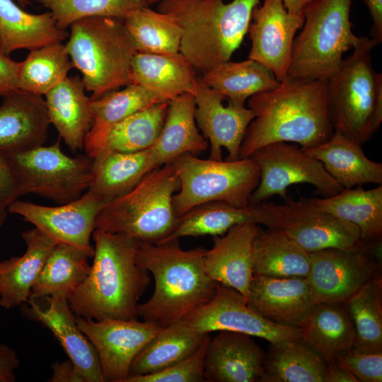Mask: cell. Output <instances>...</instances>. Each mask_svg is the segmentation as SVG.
I'll list each match as a JSON object with an SVG mask.
<instances>
[{
	"mask_svg": "<svg viewBox=\"0 0 382 382\" xmlns=\"http://www.w3.org/2000/svg\"><path fill=\"white\" fill-rule=\"evenodd\" d=\"M85 90L81 78L67 76L45 95L50 124L74 151L83 148L93 125L91 99Z\"/></svg>",
	"mask_w": 382,
	"mask_h": 382,
	"instance_id": "obj_26",
	"label": "cell"
},
{
	"mask_svg": "<svg viewBox=\"0 0 382 382\" xmlns=\"http://www.w3.org/2000/svg\"><path fill=\"white\" fill-rule=\"evenodd\" d=\"M20 62L11 59L0 51V96L18 89V79Z\"/></svg>",
	"mask_w": 382,
	"mask_h": 382,
	"instance_id": "obj_48",
	"label": "cell"
},
{
	"mask_svg": "<svg viewBox=\"0 0 382 382\" xmlns=\"http://www.w3.org/2000/svg\"><path fill=\"white\" fill-rule=\"evenodd\" d=\"M250 157L260 170L259 183L250 196V204L265 202L277 195L286 200L287 187L299 183L313 185L323 197L335 195L343 189L318 160L297 144L272 143Z\"/></svg>",
	"mask_w": 382,
	"mask_h": 382,
	"instance_id": "obj_12",
	"label": "cell"
},
{
	"mask_svg": "<svg viewBox=\"0 0 382 382\" xmlns=\"http://www.w3.org/2000/svg\"><path fill=\"white\" fill-rule=\"evenodd\" d=\"M248 305L276 323L300 327L316 300L306 277L253 276L246 296Z\"/></svg>",
	"mask_w": 382,
	"mask_h": 382,
	"instance_id": "obj_20",
	"label": "cell"
},
{
	"mask_svg": "<svg viewBox=\"0 0 382 382\" xmlns=\"http://www.w3.org/2000/svg\"><path fill=\"white\" fill-rule=\"evenodd\" d=\"M260 228L255 223L236 225L221 236H214L212 248L205 253L208 275L245 297L253 277V244Z\"/></svg>",
	"mask_w": 382,
	"mask_h": 382,
	"instance_id": "obj_23",
	"label": "cell"
},
{
	"mask_svg": "<svg viewBox=\"0 0 382 382\" xmlns=\"http://www.w3.org/2000/svg\"><path fill=\"white\" fill-rule=\"evenodd\" d=\"M195 101L191 93L178 96L168 101L161 132L150 147L156 168L171 163L185 154H197L208 148L199 132L195 116Z\"/></svg>",
	"mask_w": 382,
	"mask_h": 382,
	"instance_id": "obj_29",
	"label": "cell"
},
{
	"mask_svg": "<svg viewBox=\"0 0 382 382\" xmlns=\"http://www.w3.org/2000/svg\"><path fill=\"white\" fill-rule=\"evenodd\" d=\"M155 168L150 149L134 152L103 151L93 158L88 190L107 203L130 191Z\"/></svg>",
	"mask_w": 382,
	"mask_h": 382,
	"instance_id": "obj_33",
	"label": "cell"
},
{
	"mask_svg": "<svg viewBox=\"0 0 382 382\" xmlns=\"http://www.w3.org/2000/svg\"><path fill=\"white\" fill-rule=\"evenodd\" d=\"M259 204L262 225L285 235L308 253L367 248L357 226L315 207L306 199L294 201L287 198L281 204Z\"/></svg>",
	"mask_w": 382,
	"mask_h": 382,
	"instance_id": "obj_11",
	"label": "cell"
},
{
	"mask_svg": "<svg viewBox=\"0 0 382 382\" xmlns=\"http://www.w3.org/2000/svg\"><path fill=\"white\" fill-rule=\"evenodd\" d=\"M207 335L194 330L185 320L163 328L135 357L129 376L151 374L185 359L199 347Z\"/></svg>",
	"mask_w": 382,
	"mask_h": 382,
	"instance_id": "obj_34",
	"label": "cell"
},
{
	"mask_svg": "<svg viewBox=\"0 0 382 382\" xmlns=\"http://www.w3.org/2000/svg\"><path fill=\"white\" fill-rule=\"evenodd\" d=\"M353 1L316 0L306 9L294 41L287 76L327 80L340 69L343 54L359 39L350 20Z\"/></svg>",
	"mask_w": 382,
	"mask_h": 382,
	"instance_id": "obj_8",
	"label": "cell"
},
{
	"mask_svg": "<svg viewBox=\"0 0 382 382\" xmlns=\"http://www.w3.org/2000/svg\"><path fill=\"white\" fill-rule=\"evenodd\" d=\"M378 43L359 37L351 55L326 80L328 113L334 132L363 146L382 122V74L374 69L371 52Z\"/></svg>",
	"mask_w": 382,
	"mask_h": 382,
	"instance_id": "obj_5",
	"label": "cell"
},
{
	"mask_svg": "<svg viewBox=\"0 0 382 382\" xmlns=\"http://www.w3.org/2000/svg\"><path fill=\"white\" fill-rule=\"evenodd\" d=\"M92 236L93 262L68 297L72 311L93 320L137 319L138 301L151 282L149 272L137 260L139 241L99 229Z\"/></svg>",
	"mask_w": 382,
	"mask_h": 382,
	"instance_id": "obj_2",
	"label": "cell"
},
{
	"mask_svg": "<svg viewBox=\"0 0 382 382\" xmlns=\"http://www.w3.org/2000/svg\"><path fill=\"white\" fill-rule=\"evenodd\" d=\"M18 4L21 7H25L28 4H30V1L28 0H16Z\"/></svg>",
	"mask_w": 382,
	"mask_h": 382,
	"instance_id": "obj_55",
	"label": "cell"
},
{
	"mask_svg": "<svg viewBox=\"0 0 382 382\" xmlns=\"http://www.w3.org/2000/svg\"><path fill=\"white\" fill-rule=\"evenodd\" d=\"M0 97H1V96H0Z\"/></svg>",
	"mask_w": 382,
	"mask_h": 382,
	"instance_id": "obj_57",
	"label": "cell"
},
{
	"mask_svg": "<svg viewBox=\"0 0 382 382\" xmlns=\"http://www.w3.org/2000/svg\"><path fill=\"white\" fill-rule=\"evenodd\" d=\"M88 258L85 252L76 247L57 243L47 257L30 299L54 295L68 298L88 274Z\"/></svg>",
	"mask_w": 382,
	"mask_h": 382,
	"instance_id": "obj_39",
	"label": "cell"
},
{
	"mask_svg": "<svg viewBox=\"0 0 382 382\" xmlns=\"http://www.w3.org/2000/svg\"><path fill=\"white\" fill-rule=\"evenodd\" d=\"M50 382H86L74 364L69 359L52 364Z\"/></svg>",
	"mask_w": 382,
	"mask_h": 382,
	"instance_id": "obj_50",
	"label": "cell"
},
{
	"mask_svg": "<svg viewBox=\"0 0 382 382\" xmlns=\"http://www.w3.org/2000/svg\"><path fill=\"white\" fill-rule=\"evenodd\" d=\"M47 8L59 27L66 30L74 21L92 16L123 20L134 11L149 6L148 0H28Z\"/></svg>",
	"mask_w": 382,
	"mask_h": 382,
	"instance_id": "obj_44",
	"label": "cell"
},
{
	"mask_svg": "<svg viewBox=\"0 0 382 382\" xmlns=\"http://www.w3.org/2000/svg\"><path fill=\"white\" fill-rule=\"evenodd\" d=\"M327 364L301 340L270 343L260 382H325Z\"/></svg>",
	"mask_w": 382,
	"mask_h": 382,
	"instance_id": "obj_36",
	"label": "cell"
},
{
	"mask_svg": "<svg viewBox=\"0 0 382 382\" xmlns=\"http://www.w3.org/2000/svg\"><path fill=\"white\" fill-rule=\"evenodd\" d=\"M19 365L16 351L10 346L0 343V382L16 381V370Z\"/></svg>",
	"mask_w": 382,
	"mask_h": 382,
	"instance_id": "obj_49",
	"label": "cell"
},
{
	"mask_svg": "<svg viewBox=\"0 0 382 382\" xmlns=\"http://www.w3.org/2000/svg\"><path fill=\"white\" fill-rule=\"evenodd\" d=\"M22 196L18 177L12 164L0 154V207L6 209Z\"/></svg>",
	"mask_w": 382,
	"mask_h": 382,
	"instance_id": "obj_47",
	"label": "cell"
},
{
	"mask_svg": "<svg viewBox=\"0 0 382 382\" xmlns=\"http://www.w3.org/2000/svg\"><path fill=\"white\" fill-rule=\"evenodd\" d=\"M122 21L134 41L137 52H180L183 29L174 16L144 6L134 11Z\"/></svg>",
	"mask_w": 382,
	"mask_h": 382,
	"instance_id": "obj_40",
	"label": "cell"
},
{
	"mask_svg": "<svg viewBox=\"0 0 382 382\" xmlns=\"http://www.w3.org/2000/svg\"><path fill=\"white\" fill-rule=\"evenodd\" d=\"M2 98L0 154L21 153L42 146L50 124L42 96L16 89Z\"/></svg>",
	"mask_w": 382,
	"mask_h": 382,
	"instance_id": "obj_21",
	"label": "cell"
},
{
	"mask_svg": "<svg viewBox=\"0 0 382 382\" xmlns=\"http://www.w3.org/2000/svg\"><path fill=\"white\" fill-rule=\"evenodd\" d=\"M168 102L146 107L99 131L89 132L83 148L93 158L103 151L134 152L149 149L158 139L166 120Z\"/></svg>",
	"mask_w": 382,
	"mask_h": 382,
	"instance_id": "obj_24",
	"label": "cell"
},
{
	"mask_svg": "<svg viewBox=\"0 0 382 382\" xmlns=\"http://www.w3.org/2000/svg\"><path fill=\"white\" fill-rule=\"evenodd\" d=\"M311 253L306 277L316 303H344L379 274V258L371 248L325 249Z\"/></svg>",
	"mask_w": 382,
	"mask_h": 382,
	"instance_id": "obj_15",
	"label": "cell"
},
{
	"mask_svg": "<svg viewBox=\"0 0 382 382\" xmlns=\"http://www.w3.org/2000/svg\"><path fill=\"white\" fill-rule=\"evenodd\" d=\"M251 21L248 59L267 67L281 82L287 76L295 35L304 16L289 13L282 0H264L254 8Z\"/></svg>",
	"mask_w": 382,
	"mask_h": 382,
	"instance_id": "obj_17",
	"label": "cell"
},
{
	"mask_svg": "<svg viewBox=\"0 0 382 382\" xmlns=\"http://www.w3.org/2000/svg\"><path fill=\"white\" fill-rule=\"evenodd\" d=\"M311 253L285 235L260 228L253 244V276L306 277Z\"/></svg>",
	"mask_w": 382,
	"mask_h": 382,
	"instance_id": "obj_38",
	"label": "cell"
},
{
	"mask_svg": "<svg viewBox=\"0 0 382 382\" xmlns=\"http://www.w3.org/2000/svg\"><path fill=\"white\" fill-rule=\"evenodd\" d=\"M76 320L94 346L108 382H125L135 357L163 328L137 319L93 320L76 317Z\"/></svg>",
	"mask_w": 382,
	"mask_h": 382,
	"instance_id": "obj_16",
	"label": "cell"
},
{
	"mask_svg": "<svg viewBox=\"0 0 382 382\" xmlns=\"http://www.w3.org/2000/svg\"><path fill=\"white\" fill-rule=\"evenodd\" d=\"M302 149L318 160L342 188L382 185V163L369 158L361 145L339 132L318 146Z\"/></svg>",
	"mask_w": 382,
	"mask_h": 382,
	"instance_id": "obj_27",
	"label": "cell"
},
{
	"mask_svg": "<svg viewBox=\"0 0 382 382\" xmlns=\"http://www.w3.org/2000/svg\"><path fill=\"white\" fill-rule=\"evenodd\" d=\"M184 320L202 334L226 330L262 338L270 343L303 341L300 328L267 319L248 305L242 294L219 283L213 298Z\"/></svg>",
	"mask_w": 382,
	"mask_h": 382,
	"instance_id": "obj_13",
	"label": "cell"
},
{
	"mask_svg": "<svg viewBox=\"0 0 382 382\" xmlns=\"http://www.w3.org/2000/svg\"><path fill=\"white\" fill-rule=\"evenodd\" d=\"M206 251L202 247L184 250L179 239L139 241L137 260L152 274L154 290L146 301L138 304V316L165 328L209 302L218 283L207 273Z\"/></svg>",
	"mask_w": 382,
	"mask_h": 382,
	"instance_id": "obj_3",
	"label": "cell"
},
{
	"mask_svg": "<svg viewBox=\"0 0 382 382\" xmlns=\"http://www.w3.org/2000/svg\"><path fill=\"white\" fill-rule=\"evenodd\" d=\"M299 328L303 341L326 364L356 344L354 325L344 303H315Z\"/></svg>",
	"mask_w": 382,
	"mask_h": 382,
	"instance_id": "obj_32",
	"label": "cell"
},
{
	"mask_svg": "<svg viewBox=\"0 0 382 382\" xmlns=\"http://www.w3.org/2000/svg\"><path fill=\"white\" fill-rule=\"evenodd\" d=\"M132 83L139 84L165 100L193 93L199 77L193 66L179 53L136 52L131 62Z\"/></svg>",
	"mask_w": 382,
	"mask_h": 382,
	"instance_id": "obj_28",
	"label": "cell"
},
{
	"mask_svg": "<svg viewBox=\"0 0 382 382\" xmlns=\"http://www.w3.org/2000/svg\"><path fill=\"white\" fill-rule=\"evenodd\" d=\"M372 21L371 37L378 45L382 41V0H364Z\"/></svg>",
	"mask_w": 382,
	"mask_h": 382,
	"instance_id": "obj_51",
	"label": "cell"
},
{
	"mask_svg": "<svg viewBox=\"0 0 382 382\" xmlns=\"http://www.w3.org/2000/svg\"><path fill=\"white\" fill-rule=\"evenodd\" d=\"M210 337L207 335L199 347L185 359L151 374L129 376L125 382H204V358Z\"/></svg>",
	"mask_w": 382,
	"mask_h": 382,
	"instance_id": "obj_45",
	"label": "cell"
},
{
	"mask_svg": "<svg viewBox=\"0 0 382 382\" xmlns=\"http://www.w3.org/2000/svg\"><path fill=\"white\" fill-rule=\"evenodd\" d=\"M7 214L6 209L0 207V228L4 224Z\"/></svg>",
	"mask_w": 382,
	"mask_h": 382,
	"instance_id": "obj_54",
	"label": "cell"
},
{
	"mask_svg": "<svg viewBox=\"0 0 382 382\" xmlns=\"http://www.w3.org/2000/svg\"><path fill=\"white\" fill-rule=\"evenodd\" d=\"M325 382H359L349 371L332 361L327 364Z\"/></svg>",
	"mask_w": 382,
	"mask_h": 382,
	"instance_id": "obj_52",
	"label": "cell"
},
{
	"mask_svg": "<svg viewBox=\"0 0 382 382\" xmlns=\"http://www.w3.org/2000/svg\"><path fill=\"white\" fill-rule=\"evenodd\" d=\"M306 200L315 207L357 226L367 246L381 244L382 185L369 190L361 186L343 188L330 197Z\"/></svg>",
	"mask_w": 382,
	"mask_h": 382,
	"instance_id": "obj_31",
	"label": "cell"
},
{
	"mask_svg": "<svg viewBox=\"0 0 382 382\" xmlns=\"http://www.w3.org/2000/svg\"><path fill=\"white\" fill-rule=\"evenodd\" d=\"M60 140L59 137L49 146L4 154L15 170L22 195L32 193L62 204L88 190L93 158L88 155H66Z\"/></svg>",
	"mask_w": 382,
	"mask_h": 382,
	"instance_id": "obj_10",
	"label": "cell"
},
{
	"mask_svg": "<svg viewBox=\"0 0 382 382\" xmlns=\"http://www.w3.org/2000/svg\"><path fill=\"white\" fill-rule=\"evenodd\" d=\"M265 357L264 350L252 336L219 331L207 347L204 378L208 382H260Z\"/></svg>",
	"mask_w": 382,
	"mask_h": 382,
	"instance_id": "obj_19",
	"label": "cell"
},
{
	"mask_svg": "<svg viewBox=\"0 0 382 382\" xmlns=\"http://www.w3.org/2000/svg\"><path fill=\"white\" fill-rule=\"evenodd\" d=\"M255 113L241 145L239 158L275 142H288L309 149L330 139V122L326 80L286 77L276 88L247 100Z\"/></svg>",
	"mask_w": 382,
	"mask_h": 382,
	"instance_id": "obj_1",
	"label": "cell"
},
{
	"mask_svg": "<svg viewBox=\"0 0 382 382\" xmlns=\"http://www.w3.org/2000/svg\"><path fill=\"white\" fill-rule=\"evenodd\" d=\"M170 163L180 180V188L173 197L178 217L194 207L214 201L247 207L260 180L259 168L251 157L214 161L185 154Z\"/></svg>",
	"mask_w": 382,
	"mask_h": 382,
	"instance_id": "obj_9",
	"label": "cell"
},
{
	"mask_svg": "<svg viewBox=\"0 0 382 382\" xmlns=\"http://www.w3.org/2000/svg\"><path fill=\"white\" fill-rule=\"evenodd\" d=\"M243 223L262 224L260 204L238 207L223 201L209 202L194 207L179 216L173 232L161 243L187 236H221Z\"/></svg>",
	"mask_w": 382,
	"mask_h": 382,
	"instance_id": "obj_35",
	"label": "cell"
},
{
	"mask_svg": "<svg viewBox=\"0 0 382 382\" xmlns=\"http://www.w3.org/2000/svg\"><path fill=\"white\" fill-rule=\"evenodd\" d=\"M199 80L226 100L240 105H245L253 96L272 90L280 83L270 69L250 59L221 63L202 74Z\"/></svg>",
	"mask_w": 382,
	"mask_h": 382,
	"instance_id": "obj_37",
	"label": "cell"
},
{
	"mask_svg": "<svg viewBox=\"0 0 382 382\" xmlns=\"http://www.w3.org/2000/svg\"><path fill=\"white\" fill-rule=\"evenodd\" d=\"M50 11L33 14L13 0H0V51L8 55L20 50H30L62 42L68 37Z\"/></svg>",
	"mask_w": 382,
	"mask_h": 382,
	"instance_id": "obj_30",
	"label": "cell"
},
{
	"mask_svg": "<svg viewBox=\"0 0 382 382\" xmlns=\"http://www.w3.org/2000/svg\"><path fill=\"white\" fill-rule=\"evenodd\" d=\"M316 0H282L284 7L289 13L303 16L306 9Z\"/></svg>",
	"mask_w": 382,
	"mask_h": 382,
	"instance_id": "obj_53",
	"label": "cell"
},
{
	"mask_svg": "<svg viewBox=\"0 0 382 382\" xmlns=\"http://www.w3.org/2000/svg\"><path fill=\"white\" fill-rule=\"evenodd\" d=\"M168 102L154 91L137 83L111 91L92 100L93 125L89 132L103 129L153 104Z\"/></svg>",
	"mask_w": 382,
	"mask_h": 382,
	"instance_id": "obj_43",
	"label": "cell"
},
{
	"mask_svg": "<svg viewBox=\"0 0 382 382\" xmlns=\"http://www.w3.org/2000/svg\"><path fill=\"white\" fill-rule=\"evenodd\" d=\"M105 204L103 199L87 190L76 199L57 207L16 199L6 210L21 216L57 243L76 247L93 257L94 247L90 239Z\"/></svg>",
	"mask_w": 382,
	"mask_h": 382,
	"instance_id": "obj_14",
	"label": "cell"
},
{
	"mask_svg": "<svg viewBox=\"0 0 382 382\" xmlns=\"http://www.w3.org/2000/svg\"><path fill=\"white\" fill-rule=\"evenodd\" d=\"M260 0H160L157 11L183 29L180 53L202 74L231 60L248 33Z\"/></svg>",
	"mask_w": 382,
	"mask_h": 382,
	"instance_id": "obj_4",
	"label": "cell"
},
{
	"mask_svg": "<svg viewBox=\"0 0 382 382\" xmlns=\"http://www.w3.org/2000/svg\"><path fill=\"white\" fill-rule=\"evenodd\" d=\"M334 361L352 374L359 382L382 381V350L354 345L338 354Z\"/></svg>",
	"mask_w": 382,
	"mask_h": 382,
	"instance_id": "obj_46",
	"label": "cell"
},
{
	"mask_svg": "<svg viewBox=\"0 0 382 382\" xmlns=\"http://www.w3.org/2000/svg\"><path fill=\"white\" fill-rule=\"evenodd\" d=\"M356 333L355 345L382 350V281L378 274L344 302Z\"/></svg>",
	"mask_w": 382,
	"mask_h": 382,
	"instance_id": "obj_42",
	"label": "cell"
},
{
	"mask_svg": "<svg viewBox=\"0 0 382 382\" xmlns=\"http://www.w3.org/2000/svg\"><path fill=\"white\" fill-rule=\"evenodd\" d=\"M180 188L172 164L146 173L128 192L105 203L95 229L123 233L139 241L158 243L168 237L178 220L173 197Z\"/></svg>",
	"mask_w": 382,
	"mask_h": 382,
	"instance_id": "obj_7",
	"label": "cell"
},
{
	"mask_svg": "<svg viewBox=\"0 0 382 382\" xmlns=\"http://www.w3.org/2000/svg\"><path fill=\"white\" fill-rule=\"evenodd\" d=\"M72 67L62 42L30 50L25 59L20 62L18 88L42 96L64 79Z\"/></svg>",
	"mask_w": 382,
	"mask_h": 382,
	"instance_id": "obj_41",
	"label": "cell"
},
{
	"mask_svg": "<svg viewBox=\"0 0 382 382\" xmlns=\"http://www.w3.org/2000/svg\"><path fill=\"white\" fill-rule=\"evenodd\" d=\"M25 252L0 262V306L11 309L27 303L45 262L57 244L37 228L23 232Z\"/></svg>",
	"mask_w": 382,
	"mask_h": 382,
	"instance_id": "obj_25",
	"label": "cell"
},
{
	"mask_svg": "<svg viewBox=\"0 0 382 382\" xmlns=\"http://www.w3.org/2000/svg\"><path fill=\"white\" fill-rule=\"evenodd\" d=\"M45 298L48 306L43 308L29 299V316L52 331L86 382H104L97 352L80 329L68 298L64 295Z\"/></svg>",
	"mask_w": 382,
	"mask_h": 382,
	"instance_id": "obj_22",
	"label": "cell"
},
{
	"mask_svg": "<svg viewBox=\"0 0 382 382\" xmlns=\"http://www.w3.org/2000/svg\"><path fill=\"white\" fill-rule=\"evenodd\" d=\"M160 0H148V4L149 5H154L155 4H158Z\"/></svg>",
	"mask_w": 382,
	"mask_h": 382,
	"instance_id": "obj_56",
	"label": "cell"
},
{
	"mask_svg": "<svg viewBox=\"0 0 382 382\" xmlns=\"http://www.w3.org/2000/svg\"><path fill=\"white\" fill-rule=\"evenodd\" d=\"M195 120L210 143L209 159L222 160V148L228 151L226 160L239 158L241 145L247 129L255 117L245 105L226 100L216 90L199 80L193 93Z\"/></svg>",
	"mask_w": 382,
	"mask_h": 382,
	"instance_id": "obj_18",
	"label": "cell"
},
{
	"mask_svg": "<svg viewBox=\"0 0 382 382\" xmlns=\"http://www.w3.org/2000/svg\"><path fill=\"white\" fill-rule=\"evenodd\" d=\"M65 45L73 66L82 74L91 99L132 83L131 62L137 52L121 19L105 16L81 18L69 26Z\"/></svg>",
	"mask_w": 382,
	"mask_h": 382,
	"instance_id": "obj_6",
	"label": "cell"
}]
</instances>
